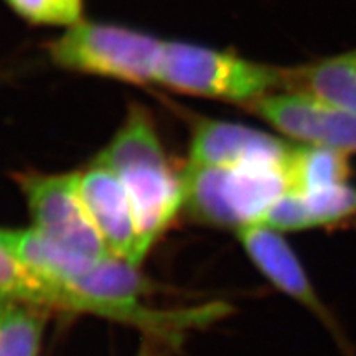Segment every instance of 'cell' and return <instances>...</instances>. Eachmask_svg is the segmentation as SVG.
<instances>
[{
	"instance_id": "obj_1",
	"label": "cell",
	"mask_w": 356,
	"mask_h": 356,
	"mask_svg": "<svg viewBox=\"0 0 356 356\" xmlns=\"http://www.w3.org/2000/svg\"><path fill=\"white\" fill-rule=\"evenodd\" d=\"M185 208L197 220L222 228L261 225L289 191L286 167L190 165L181 172Z\"/></svg>"
},
{
	"instance_id": "obj_2",
	"label": "cell",
	"mask_w": 356,
	"mask_h": 356,
	"mask_svg": "<svg viewBox=\"0 0 356 356\" xmlns=\"http://www.w3.org/2000/svg\"><path fill=\"white\" fill-rule=\"evenodd\" d=\"M157 83L175 91L234 102H256L286 88V70L190 43H163Z\"/></svg>"
},
{
	"instance_id": "obj_3",
	"label": "cell",
	"mask_w": 356,
	"mask_h": 356,
	"mask_svg": "<svg viewBox=\"0 0 356 356\" xmlns=\"http://www.w3.org/2000/svg\"><path fill=\"white\" fill-rule=\"evenodd\" d=\"M163 43L149 35L106 24H74L56 42L50 55L66 70L127 83H157Z\"/></svg>"
},
{
	"instance_id": "obj_4",
	"label": "cell",
	"mask_w": 356,
	"mask_h": 356,
	"mask_svg": "<svg viewBox=\"0 0 356 356\" xmlns=\"http://www.w3.org/2000/svg\"><path fill=\"white\" fill-rule=\"evenodd\" d=\"M24 191L33 228L70 251L106 259L111 252L79 197L76 173L17 175Z\"/></svg>"
},
{
	"instance_id": "obj_5",
	"label": "cell",
	"mask_w": 356,
	"mask_h": 356,
	"mask_svg": "<svg viewBox=\"0 0 356 356\" xmlns=\"http://www.w3.org/2000/svg\"><path fill=\"white\" fill-rule=\"evenodd\" d=\"M252 113L305 145L356 152V114L307 92L269 95L251 104Z\"/></svg>"
},
{
	"instance_id": "obj_6",
	"label": "cell",
	"mask_w": 356,
	"mask_h": 356,
	"mask_svg": "<svg viewBox=\"0 0 356 356\" xmlns=\"http://www.w3.org/2000/svg\"><path fill=\"white\" fill-rule=\"evenodd\" d=\"M79 197L104 239L111 256L139 267V234L126 186L111 168L92 163L88 170L76 173Z\"/></svg>"
},
{
	"instance_id": "obj_7",
	"label": "cell",
	"mask_w": 356,
	"mask_h": 356,
	"mask_svg": "<svg viewBox=\"0 0 356 356\" xmlns=\"http://www.w3.org/2000/svg\"><path fill=\"white\" fill-rule=\"evenodd\" d=\"M126 186L131 200L140 254L145 257L155 239L175 220L185 207L181 173L173 170L170 162L136 163L115 173Z\"/></svg>"
},
{
	"instance_id": "obj_8",
	"label": "cell",
	"mask_w": 356,
	"mask_h": 356,
	"mask_svg": "<svg viewBox=\"0 0 356 356\" xmlns=\"http://www.w3.org/2000/svg\"><path fill=\"white\" fill-rule=\"evenodd\" d=\"M238 238L249 259L264 274V277L270 280L280 292L287 293L289 297L314 312L330 328L337 340L345 346V350L348 348L330 312L318 299L317 292L310 284L309 275L299 257L279 231L266 225H252L239 229Z\"/></svg>"
},
{
	"instance_id": "obj_9",
	"label": "cell",
	"mask_w": 356,
	"mask_h": 356,
	"mask_svg": "<svg viewBox=\"0 0 356 356\" xmlns=\"http://www.w3.org/2000/svg\"><path fill=\"white\" fill-rule=\"evenodd\" d=\"M291 147L282 140L241 124L202 121L190 144V163L203 167H286Z\"/></svg>"
},
{
	"instance_id": "obj_10",
	"label": "cell",
	"mask_w": 356,
	"mask_h": 356,
	"mask_svg": "<svg viewBox=\"0 0 356 356\" xmlns=\"http://www.w3.org/2000/svg\"><path fill=\"white\" fill-rule=\"evenodd\" d=\"M0 293L24 300L47 312L86 314L101 318L109 315V305L106 302L92 299L76 289L33 273L2 246H0Z\"/></svg>"
},
{
	"instance_id": "obj_11",
	"label": "cell",
	"mask_w": 356,
	"mask_h": 356,
	"mask_svg": "<svg viewBox=\"0 0 356 356\" xmlns=\"http://www.w3.org/2000/svg\"><path fill=\"white\" fill-rule=\"evenodd\" d=\"M0 246L33 273L76 291L101 261L70 251L35 228H0Z\"/></svg>"
},
{
	"instance_id": "obj_12",
	"label": "cell",
	"mask_w": 356,
	"mask_h": 356,
	"mask_svg": "<svg viewBox=\"0 0 356 356\" xmlns=\"http://www.w3.org/2000/svg\"><path fill=\"white\" fill-rule=\"evenodd\" d=\"M353 215H356V188L340 184L310 193L287 191L274 203L262 225L275 231L305 229L337 225Z\"/></svg>"
},
{
	"instance_id": "obj_13",
	"label": "cell",
	"mask_w": 356,
	"mask_h": 356,
	"mask_svg": "<svg viewBox=\"0 0 356 356\" xmlns=\"http://www.w3.org/2000/svg\"><path fill=\"white\" fill-rule=\"evenodd\" d=\"M286 88L356 114V48L302 68L286 70Z\"/></svg>"
},
{
	"instance_id": "obj_14",
	"label": "cell",
	"mask_w": 356,
	"mask_h": 356,
	"mask_svg": "<svg viewBox=\"0 0 356 356\" xmlns=\"http://www.w3.org/2000/svg\"><path fill=\"white\" fill-rule=\"evenodd\" d=\"M165 160H168L167 154L159 139L152 119L144 109L136 106L131 108L124 126L119 129L109 145L97 155L95 162L118 173L136 163L165 162Z\"/></svg>"
},
{
	"instance_id": "obj_15",
	"label": "cell",
	"mask_w": 356,
	"mask_h": 356,
	"mask_svg": "<svg viewBox=\"0 0 356 356\" xmlns=\"http://www.w3.org/2000/svg\"><path fill=\"white\" fill-rule=\"evenodd\" d=\"M348 173L346 154L325 147H291L286 162L289 191L293 193H310L346 184Z\"/></svg>"
},
{
	"instance_id": "obj_16",
	"label": "cell",
	"mask_w": 356,
	"mask_h": 356,
	"mask_svg": "<svg viewBox=\"0 0 356 356\" xmlns=\"http://www.w3.org/2000/svg\"><path fill=\"white\" fill-rule=\"evenodd\" d=\"M48 312L0 293V356H38Z\"/></svg>"
},
{
	"instance_id": "obj_17",
	"label": "cell",
	"mask_w": 356,
	"mask_h": 356,
	"mask_svg": "<svg viewBox=\"0 0 356 356\" xmlns=\"http://www.w3.org/2000/svg\"><path fill=\"white\" fill-rule=\"evenodd\" d=\"M19 15L40 25H74L83 12V0H7Z\"/></svg>"
},
{
	"instance_id": "obj_18",
	"label": "cell",
	"mask_w": 356,
	"mask_h": 356,
	"mask_svg": "<svg viewBox=\"0 0 356 356\" xmlns=\"http://www.w3.org/2000/svg\"><path fill=\"white\" fill-rule=\"evenodd\" d=\"M137 356H152V353H150V348L149 346H144V348L140 350V353Z\"/></svg>"
}]
</instances>
